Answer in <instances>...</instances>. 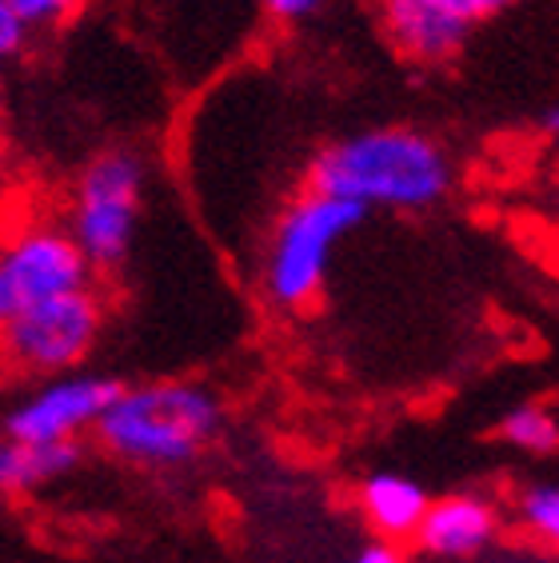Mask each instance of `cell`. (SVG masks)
<instances>
[{
	"label": "cell",
	"mask_w": 559,
	"mask_h": 563,
	"mask_svg": "<svg viewBox=\"0 0 559 563\" xmlns=\"http://www.w3.org/2000/svg\"><path fill=\"white\" fill-rule=\"evenodd\" d=\"M456 168L440 141L419 129H368L328 144L308 164V188L368 208L424 212L452 192Z\"/></svg>",
	"instance_id": "6da1fadb"
},
{
	"label": "cell",
	"mask_w": 559,
	"mask_h": 563,
	"mask_svg": "<svg viewBox=\"0 0 559 563\" xmlns=\"http://www.w3.org/2000/svg\"><path fill=\"white\" fill-rule=\"evenodd\" d=\"M224 428V404L193 379H152L112 396L97 423V444L132 467L173 472L205 455Z\"/></svg>",
	"instance_id": "7a4b0ae2"
},
{
	"label": "cell",
	"mask_w": 559,
	"mask_h": 563,
	"mask_svg": "<svg viewBox=\"0 0 559 563\" xmlns=\"http://www.w3.org/2000/svg\"><path fill=\"white\" fill-rule=\"evenodd\" d=\"M149 168L132 148H105L76 173L65 205V228L97 276L120 272L136 244Z\"/></svg>",
	"instance_id": "3957f363"
},
{
	"label": "cell",
	"mask_w": 559,
	"mask_h": 563,
	"mask_svg": "<svg viewBox=\"0 0 559 563\" xmlns=\"http://www.w3.org/2000/svg\"><path fill=\"white\" fill-rule=\"evenodd\" d=\"M368 212L352 200L308 188L296 196L276 228H272L268 252H264V292L276 308H304L320 296L328 268H332L336 244L360 228Z\"/></svg>",
	"instance_id": "277c9868"
},
{
	"label": "cell",
	"mask_w": 559,
	"mask_h": 563,
	"mask_svg": "<svg viewBox=\"0 0 559 563\" xmlns=\"http://www.w3.org/2000/svg\"><path fill=\"white\" fill-rule=\"evenodd\" d=\"M108 320L97 284L44 300L17 320L0 324V372L29 379H53L76 372L100 344Z\"/></svg>",
	"instance_id": "5b68a950"
},
{
	"label": "cell",
	"mask_w": 559,
	"mask_h": 563,
	"mask_svg": "<svg viewBox=\"0 0 559 563\" xmlns=\"http://www.w3.org/2000/svg\"><path fill=\"white\" fill-rule=\"evenodd\" d=\"M97 284L65 220L33 212L0 228V324L44 300Z\"/></svg>",
	"instance_id": "8992f818"
},
{
	"label": "cell",
	"mask_w": 559,
	"mask_h": 563,
	"mask_svg": "<svg viewBox=\"0 0 559 563\" xmlns=\"http://www.w3.org/2000/svg\"><path fill=\"white\" fill-rule=\"evenodd\" d=\"M117 391L120 379L85 368L44 379L9 408L4 435L21 444H80L88 432H97Z\"/></svg>",
	"instance_id": "52a82bcc"
},
{
	"label": "cell",
	"mask_w": 559,
	"mask_h": 563,
	"mask_svg": "<svg viewBox=\"0 0 559 563\" xmlns=\"http://www.w3.org/2000/svg\"><path fill=\"white\" fill-rule=\"evenodd\" d=\"M500 531V508L480 492H460V496H443L428 504L424 520H419L416 543L419 552L436 555V560H468V555L484 552Z\"/></svg>",
	"instance_id": "ba28073f"
},
{
	"label": "cell",
	"mask_w": 559,
	"mask_h": 563,
	"mask_svg": "<svg viewBox=\"0 0 559 563\" xmlns=\"http://www.w3.org/2000/svg\"><path fill=\"white\" fill-rule=\"evenodd\" d=\"M376 16L384 29L387 44L396 48L408 65L440 68L463 53L468 44V29L452 24L448 16L431 12L419 0H376Z\"/></svg>",
	"instance_id": "9c48e42d"
},
{
	"label": "cell",
	"mask_w": 559,
	"mask_h": 563,
	"mask_svg": "<svg viewBox=\"0 0 559 563\" xmlns=\"http://www.w3.org/2000/svg\"><path fill=\"white\" fill-rule=\"evenodd\" d=\"M428 504V492L419 488L412 476H399V472H376L360 484V516L387 543L416 540Z\"/></svg>",
	"instance_id": "30bf717a"
},
{
	"label": "cell",
	"mask_w": 559,
	"mask_h": 563,
	"mask_svg": "<svg viewBox=\"0 0 559 563\" xmlns=\"http://www.w3.org/2000/svg\"><path fill=\"white\" fill-rule=\"evenodd\" d=\"M80 464V444H21L0 435V499L29 496Z\"/></svg>",
	"instance_id": "8fae6325"
},
{
	"label": "cell",
	"mask_w": 559,
	"mask_h": 563,
	"mask_svg": "<svg viewBox=\"0 0 559 563\" xmlns=\"http://www.w3.org/2000/svg\"><path fill=\"white\" fill-rule=\"evenodd\" d=\"M500 435L504 444H512L516 452L527 455H551L559 452V420L539 408V404H519L500 420Z\"/></svg>",
	"instance_id": "7c38bea8"
},
{
	"label": "cell",
	"mask_w": 559,
	"mask_h": 563,
	"mask_svg": "<svg viewBox=\"0 0 559 563\" xmlns=\"http://www.w3.org/2000/svg\"><path fill=\"white\" fill-rule=\"evenodd\" d=\"M519 511V523H524L539 543H548L559 552V488L551 484H536V488H527L516 504Z\"/></svg>",
	"instance_id": "4fadbf2b"
},
{
	"label": "cell",
	"mask_w": 559,
	"mask_h": 563,
	"mask_svg": "<svg viewBox=\"0 0 559 563\" xmlns=\"http://www.w3.org/2000/svg\"><path fill=\"white\" fill-rule=\"evenodd\" d=\"M4 4L29 29V36L56 33V29H65L76 12L85 9V0H4Z\"/></svg>",
	"instance_id": "5bb4252c"
},
{
	"label": "cell",
	"mask_w": 559,
	"mask_h": 563,
	"mask_svg": "<svg viewBox=\"0 0 559 563\" xmlns=\"http://www.w3.org/2000/svg\"><path fill=\"white\" fill-rule=\"evenodd\" d=\"M419 4H428L431 12H440V16H448L452 24H460V29L472 33L475 24L492 21V16L507 12L512 4H519V0H419Z\"/></svg>",
	"instance_id": "9a60e30c"
},
{
	"label": "cell",
	"mask_w": 559,
	"mask_h": 563,
	"mask_svg": "<svg viewBox=\"0 0 559 563\" xmlns=\"http://www.w3.org/2000/svg\"><path fill=\"white\" fill-rule=\"evenodd\" d=\"M29 41H33L29 29H24V24L9 12V4H4V9H0V73L29 48Z\"/></svg>",
	"instance_id": "2e32d148"
},
{
	"label": "cell",
	"mask_w": 559,
	"mask_h": 563,
	"mask_svg": "<svg viewBox=\"0 0 559 563\" xmlns=\"http://www.w3.org/2000/svg\"><path fill=\"white\" fill-rule=\"evenodd\" d=\"M320 4L324 0H264V12L280 24H296V21H308Z\"/></svg>",
	"instance_id": "e0dca14e"
},
{
	"label": "cell",
	"mask_w": 559,
	"mask_h": 563,
	"mask_svg": "<svg viewBox=\"0 0 559 563\" xmlns=\"http://www.w3.org/2000/svg\"><path fill=\"white\" fill-rule=\"evenodd\" d=\"M352 563H404V552H399V543H387V540H372L368 548L352 555Z\"/></svg>",
	"instance_id": "ac0fdd59"
},
{
	"label": "cell",
	"mask_w": 559,
	"mask_h": 563,
	"mask_svg": "<svg viewBox=\"0 0 559 563\" xmlns=\"http://www.w3.org/2000/svg\"><path fill=\"white\" fill-rule=\"evenodd\" d=\"M539 129H544V136H548L551 152L559 156V104H556V109L544 112V120H539Z\"/></svg>",
	"instance_id": "d6986e66"
},
{
	"label": "cell",
	"mask_w": 559,
	"mask_h": 563,
	"mask_svg": "<svg viewBox=\"0 0 559 563\" xmlns=\"http://www.w3.org/2000/svg\"><path fill=\"white\" fill-rule=\"evenodd\" d=\"M0 508H4V499H0Z\"/></svg>",
	"instance_id": "ffe728a7"
},
{
	"label": "cell",
	"mask_w": 559,
	"mask_h": 563,
	"mask_svg": "<svg viewBox=\"0 0 559 563\" xmlns=\"http://www.w3.org/2000/svg\"><path fill=\"white\" fill-rule=\"evenodd\" d=\"M0 9H4V0H0Z\"/></svg>",
	"instance_id": "44dd1931"
}]
</instances>
